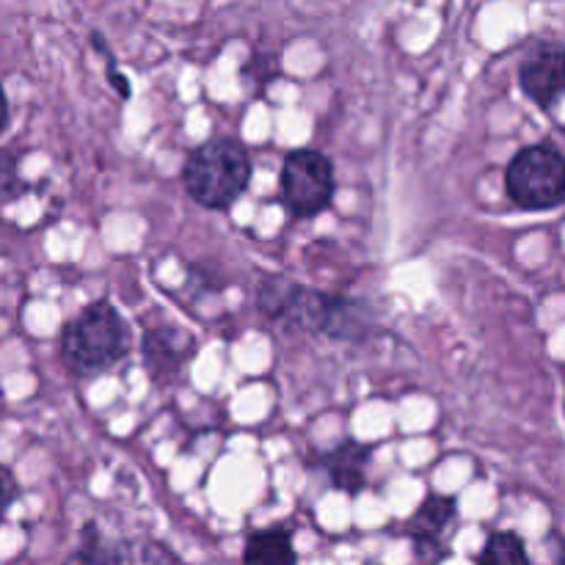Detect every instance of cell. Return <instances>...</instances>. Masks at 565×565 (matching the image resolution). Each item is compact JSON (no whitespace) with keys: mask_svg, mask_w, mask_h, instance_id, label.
<instances>
[{"mask_svg":"<svg viewBox=\"0 0 565 565\" xmlns=\"http://www.w3.org/2000/svg\"><path fill=\"white\" fill-rule=\"evenodd\" d=\"M257 307L285 329L356 342L370 334V307L345 296L312 290L287 276H265L257 287Z\"/></svg>","mask_w":565,"mask_h":565,"instance_id":"obj_1","label":"cell"},{"mask_svg":"<svg viewBox=\"0 0 565 565\" xmlns=\"http://www.w3.org/2000/svg\"><path fill=\"white\" fill-rule=\"evenodd\" d=\"M61 359L77 375H99L130 351V329L110 301H94L70 320L58 340Z\"/></svg>","mask_w":565,"mask_h":565,"instance_id":"obj_2","label":"cell"},{"mask_svg":"<svg viewBox=\"0 0 565 565\" xmlns=\"http://www.w3.org/2000/svg\"><path fill=\"white\" fill-rule=\"evenodd\" d=\"M252 182V158L232 138H210L193 149L182 169L188 196L207 210H226Z\"/></svg>","mask_w":565,"mask_h":565,"instance_id":"obj_3","label":"cell"},{"mask_svg":"<svg viewBox=\"0 0 565 565\" xmlns=\"http://www.w3.org/2000/svg\"><path fill=\"white\" fill-rule=\"evenodd\" d=\"M505 191L522 210H552L565 202V158L550 143H533L513 154Z\"/></svg>","mask_w":565,"mask_h":565,"instance_id":"obj_4","label":"cell"},{"mask_svg":"<svg viewBox=\"0 0 565 565\" xmlns=\"http://www.w3.org/2000/svg\"><path fill=\"white\" fill-rule=\"evenodd\" d=\"M281 202L296 218H315L334 199V166L318 149H292L281 163Z\"/></svg>","mask_w":565,"mask_h":565,"instance_id":"obj_5","label":"cell"},{"mask_svg":"<svg viewBox=\"0 0 565 565\" xmlns=\"http://www.w3.org/2000/svg\"><path fill=\"white\" fill-rule=\"evenodd\" d=\"M519 86L539 108L550 110L565 97V44L541 42L519 66Z\"/></svg>","mask_w":565,"mask_h":565,"instance_id":"obj_6","label":"cell"},{"mask_svg":"<svg viewBox=\"0 0 565 565\" xmlns=\"http://www.w3.org/2000/svg\"><path fill=\"white\" fill-rule=\"evenodd\" d=\"M458 519V502L447 494H428L423 505L408 519L406 533L414 541V550L419 557H430V563L439 565L447 557V541Z\"/></svg>","mask_w":565,"mask_h":565,"instance_id":"obj_7","label":"cell"},{"mask_svg":"<svg viewBox=\"0 0 565 565\" xmlns=\"http://www.w3.org/2000/svg\"><path fill=\"white\" fill-rule=\"evenodd\" d=\"M143 364L154 381H171L196 351V340L177 326H158L143 334Z\"/></svg>","mask_w":565,"mask_h":565,"instance_id":"obj_8","label":"cell"},{"mask_svg":"<svg viewBox=\"0 0 565 565\" xmlns=\"http://www.w3.org/2000/svg\"><path fill=\"white\" fill-rule=\"evenodd\" d=\"M370 456H373V450L367 445L348 439L320 458V469H323V475L337 491H348L351 497H356L367 486Z\"/></svg>","mask_w":565,"mask_h":565,"instance_id":"obj_9","label":"cell"},{"mask_svg":"<svg viewBox=\"0 0 565 565\" xmlns=\"http://www.w3.org/2000/svg\"><path fill=\"white\" fill-rule=\"evenodd\" d=\"M97 565H182V561L154 539H121L99 550Z\"/></svg>","mask_w":565,"mask_h":565,"instance_id":"obj_10","label":"cell"},{"mask_svg":"<svg viewBox=\"0 0 565 565\" xmlns=\"http://www.w3.org/2000/svg\"><path fill=\"white\" fill-rule=\"evenodd\" d=\"M243 565H298L292 535L285 527L259 530V533L248 535Z\"/></svg>","mask_w":565,"mask_h":565,"instance_id":"obj_11","label":"cell"},{"mask_svg":"<svg viewBox=\"0 0 565 565\" xmlns=\"http://www.w3.org/2000/svg\"><path fill=\"white\" fill-rule=\"evenodd\" d=\"M478 565H530L527 546L516 533H491Z\"/></svg>","mask_w":565,"mask_h":565,"instance_id":"obj_12","label":"cell"},{"mask_svg":"<svg viewBox=\"0 0 565 565\" xmlns=\"http://www.w3.org/2000/svg\"><path fill=\"white\" fill-rule=\"evenodd\" d=\"M25 182L20 177V160L9 149H0V204L14 202L25 193Z\"/></svg>","mask_w":565,"mask_h":565,"instance_id":"obj_13","label":"cell"},{"mask_svg":"<svg viewBox=\"0 0 565 565\" xmlns=\"http://www.w3.org/2000/svg\"><path fill=\"white\" fill-rule=\"evenodd\" d=\"M243 72H246V77H254V83L263 88V86H268L270 81H276V77H279V72H281L279 58H276L274 53H259V55H254L246 66H243Z\"/></svg>","mask_w":565,"mask_h":565,"instance_id":"obj_14","label":"cell"},{"mask_svg":"<svg viewBox=\"0 0 565 565\" xmlns=\"http://www.w3.org/2000/svg\"><path fill=\"white\" fill-rule=\"evenodd\" d=\"M83 535H86V541L81 544V550L72 552V555L66 557V561L61 565H97L99 563V550H103V546H99L97 530H94V524H88L86 533H83Z\"/></svg>","mask_w":565,"mask_h":565,"instance_id":"obj_15","label":"cell"},{"mask_svg":"<svg viewBox=\"0 0 565 565\" xmlns=\"http://www.w3.org/2000/svg\"><path fill=\"white\" fill-rule=\"evenodd\" d=\"M17 497H20V483H17L14 472L0 463V522H3V516L9 513V508L14 505Z\"/></svg>","mask_w":565,"mask_h":565,"instance_id":"obj_16","label":"cell"},{"mask_svg":"<svg viewBox=\"0 0 565 565\" xmlns=\"http://www.w3.org/2000/svg\"><path fill=\"white\" fill-rule=\"evenodd\" d=\"M108 81L114 83L121 99H130V81H127L125 75H119V70H116L114 61H110V66H108Z\"/></svg>","mask_w":565,"mask_h":565,"instance_id":"obj_17","label":"cell"},{"mask_svg":"<svg viewBox=\"0 0 565 565\" xmlns=\"http://www.w3.org/2000/svg\"><path fill=\"white\" fill-rule=\"evenodd\" d=\"M9 119H11V114H9V97H6L3 86H0V132H3L6 127H9Z\"/></svg>","mask_w":565,"mask_h":565,"instance_id":"obj_18","label":"cell"},{"mask_svg":"<svg viewBox=\"0 0 565 565\" xmlns=\"http://www.w3.org/2000/svg\"><path fill=\"white\" fill-rule=\"evenodd\" d=\"M557 565H565V539L557 535Z\"/></svg>","mask_w":565,"mask_h":565,"instance_id":"obj_19","label":"cell"}]
</instances>
